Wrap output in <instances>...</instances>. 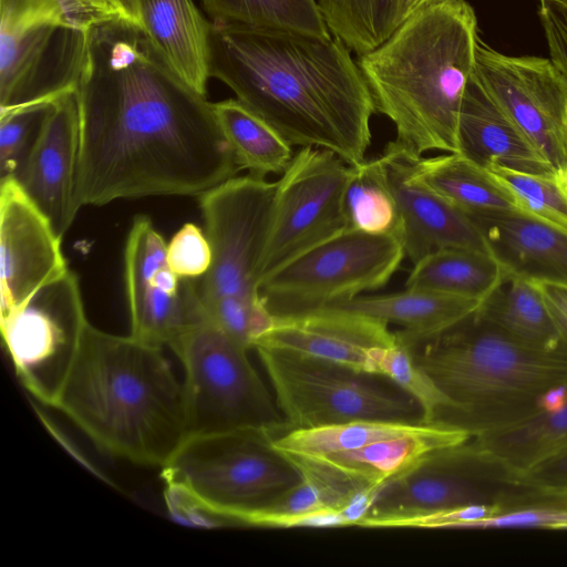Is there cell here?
<instances>
[{"mask_svg": "<svg viewBox=\"0 0 567 567\" xmlns=\"http://www.w3.org/2000/svg\"><path fill=\"white\" fill-rule=\"evenodd\" d=\"M95 22L78 0H0V107L52 104L41 69L55 37L87 33Z\"/></svg>", "mask_w": 567, "mask_h": 567, "instance_id": "obj_15", "label": "cell"}, {"mask_svg": "<svg viewBox=\"0 0 567 567\" xmlns=\"http://www.w3.org/2000/svg\"><path fill=\"white\" fill-rule=\"evenodd\" d=\"M563 346L567 349V287L538 284Z\"/></svg>", "mask_w": 567, "mask_h": 567, "instance_id": "obj_41", "label": "cell"}, {"mask_svg": "<svg viewBox=\"0 0 567 567\" xmlns=\"http://www.w3.org/2000/svg\"><path fill=\"white\" fill-rule=\"evenodd\" d=\"M458 152L486 168L551 175L557 173L544 154L492 97L475 72L470 76L460 109Z\"/></svg>", "mask_w": 567, "mask_h": 567, "instance_id": "obj_22", "label": "cell"}, {"mask_svg": "<svg viewBox=\"0 0 567 567\" xmlns=\"http://www.w3.org/2000/svg\"><path fill=\"white\" fill-rule=\"evenodd\" d=\"M352 169L323 148L300 147L293 155L276 182L258 287L295 257L348 229L343 198Z\"/></svg>", "mask_w": 567, "mask_h": 567, "instance_id": "obj_12", "label": "cell"}, {"mask_svg": "<svg viewBox=\"0 0 567 567\" xmlns=\"http://www.w3.org/2000/svg\"><path fill=\"white\" fill-rule=\"evenodd\" d=\"M62 238L14 178L0 181V316L63 276Z\"/></svg>", "mask_w": 567, "mask_h": 567, "instance_id": "obj_17", "label": "cell"}, {"mask_svg": "<svg viewBox=\"0 0 567 567\" xmlns=\"http://www.w3.org/2000/svg\"><path fill=\"white\" fill-rule=\"evenodd\" d=\"M465 430L446 424H422L413 433L323 455L285 454L308 477L347 506L359 493L379 489L412 471L437 452L471 439Z\"/></svg>", "mask_w": 567, "mask_h": 567, "instance_id": "obj_16", "label": "cell"}, {"mask_svg": "<svg viewBox=\"0 0 567 567\" xmlns=\"http://www.w3.org/2000/svg\"><path fill=\"white\" fill-rule=\"evenodd\" d=\"M553 1H556V2L567 7V0H553Z\"/></svg>", "mask_w": 567, "mask_h": 567, "instance_id": "obj_45", "label": "cell"}, {"mask_svg": "<svg viewBox=\"0 0 567 567\" xmlns=\"http://www.w3.org/2000/svg\"><path fill=\"white\" fill-rule=\"evenodd\" d=\"M166 261L181 278L203 276L212 262V249L204 229L193 223L184 224L167 244Z\"/></svg>", "mask_w": 567, "mask_h": 567, "instance_id": "obj_38", "label": "cell"}, {"mask_svg": "<svg viewBox=\"0 0 567 567\" xmlns=\"http://www.w3.org/2000/svg\"><path fill=\"white\" fill-rule=\"evenodd\" d=\"M410 350L451 402L437 424L471 436L525 419L551 393L567 389V349L525 347L476 310Z\"/></svg>", "mask_w": 567, "mask_h": 567, "instance_id": "obj_5", "label": "cell"}, {"mask_svg": "<svg viewBox=\"0 0 567 567\" xmlns=\"http://www.w3.org/2000/svg\"><path fill=\"white\" fill-rule=\"evenodd\" d=\"M492 171L515 195L519 209L567 230V174Z\"/></svg>", "mask_w": 567, "mask_h": 567, "instance_id": "obj_36", "label": "cell"}, {"mask_svg": "<svg viewBox=\"0 0 567 567\" xmlns=\"http://www.w3.org/2000/svg\"><path fill=\"white\" fill-rule=\"evenodd\" d=\"M395 343L396 334L389 323L343 308L324 307L275 318L255 348L288 350L378 374L379 354Z\"/></svg>", "mask_w": 567, "mask_h": 567, "instance_id": "obj_20", "label": "cell"}, {"mask_svg": "<svg viewBox=\"0 0 567 567\" xmlns=\"http://www.w3.org/2000/svg\"><path fill=\"white\" fill-rule=\"evenodd\" d=\"M413 178L468 215L519 209L512 190L489 169L460 153L416 156Z\"/></svg>", "mask_w": 567, "mask_h": 567, "instance_id": "obj_26", "label": "cell"}, {"mask_svg": "<svg viewBox=\"0 0 567 567\" xmlns=\"http://www.w3.org/2000/svg\"><path fill=\"white\" fill-rule=\"evenodd\" d=\"M144 35L156 55L188 87L206 96L212 21L194 0H142Z\"/></svg>", "mask_w": 567, "mask_h": 567, "instance_id": "obj_23", "label": "cell"}, {"mask_svg": "<svg viewBox=\"0 0 567 567\" xmlns=\"http://www.w3.org/2000/svg\"><path fill=\"white\" fill-rule=\"evenodd\" d=\"M49 106L0 109V181L17 177Z\"/></svg>", "mask_w": 567, "mask_h": 567, "instance_id": "obj_37", "label": "cell"}, {"mask_svg": "<svg viewBox=\"0 0 567 567\" xmlns=\"http://www.w3.org/2000/svg\"><path fill=\"white\" fill-rule=\"evenodd\" d=\"M330 33L363 55L404 21L406 0H317Z\"/></svg>", "mask_w": 567, "mask_h": 567, "instance_id": "obj_30", "label": "cell"}, {"mask_svg": "<svg viewBox=\"0 0 567 567\" xmlns=\"http://www.w3.org/2000/svg\"><path fill=\"white\" fill-rule=\"evenodd\" d=\"M350 51L332 34L212 22L210 78L291 145L358 165L377 110Z\"/></svg>", "mask_w": 567, "mask_h": 567, "instance_id": "obj_2", "label": "cell"}, {"mask_svg": "<svg viewBox=\"0 0 567 567\" xmlns=\"http://www.w3.org/2000/svg\"><path fill=\"white\" fill-rule=\"evenodd\" d=\"M475 74L560 174H567V79L550 59L511 56L480 38Z\"/></svg>", "mask_w": 567, "mask_h": 567, "instance_id": "obj_14", "label": "cell"}, {"mask_svg": "<svg viewBox=\"0 0 567 567\" xmlns=\"http://www.w3.org/2000/svg\"><path fill=\"white\" fill-rule=\"evenodd\" d=\"M476 312L516 342L540 351L566 349L544 301L539 285L504 274L480 301Z\"/></svg>", "mask_w": 567, "mask_h": 567, "instance_id": "obj_27", "label": "cell"}, {"mask_svg": "<svg viewBox=\"0 0 567 567\" xmlns=\"http://www.w3.org/2000/svg\"><path fill=\"white\" fill-rule=\"evenodd\" d=\"M113 1L123 21L141 31H144L142 0Z\"/></svg>", "mask_w": 567, "mask_h": 567, "instance_id": "obj_42", "label": "cell"}, {"mask_svg": "<svg viewBox=\"0 0 567 567\" xmlns=\"http://www.w3.org/2000/svg\"><path fill=\"white\" fill-rule=\"evenodd\" d=\"M503 275L501 265L488 251L446 248L415 262L404 287L481 301Z\"/></svg>", "mask_w": 567, "mask_h": 567, "instance_id": "obj_28", "label": "cell"}, {"mask_svg": "<svg viewBox=\"0 0 567 567\" xmlns=\"http://www.w3.org/2000/svg\"><path fill=\"white\" fill-rule=\"evenodd\" d=\"M465 0H406L404 8V20L427 8L442 4H458Z\"/></svg>", "mask_w": 567, "mask_h": 567, "instance_id": "obj_43", "label": "cell"}, {"mask_svg": "<svg viewBox=\"0 0 567 567\" xmlns=\"http://www.w3.org/2000/svg\"><path fill=\"white\" fill-rule=\"evenodd\" d=\"M80 207L148 196H202L241 171L213 112L145 38L138 58L107 65L91 44L80 66Z\"/></svg>", "mask_w": 567, "mask_h": 567, "instance_id": "obj_1", "label": "cell"}, {"mask_svg": "<svg viewBox=\"0 0 567 567\" xmlns=\"http://www.w3.org/2000/svg\"><path fill=\"white\" fill-rule=\"evenodd\" d=\"M416 156L392 141L377 158L395 202V236L405 257L414 265L446 248L488 251L480 229L465 213L413 178L411 168Z\"/></svg>", "mask_w": 567, "mask_h": 567, "instance_id": "obj_18", "label": "cell"}, {"mask_svg": "<svg viewBox=\"0 0 567 567\" xmlns=\"http://www.w3.org/2000/svg\"><path fill=\"white\" fill-rule=\"evenodd\" d=\"M184 369L189 435L243 429L285 432L274 394L246 347L200 316L169 348Z\"/></svg>", "mask_w": 567, "mask_h": 567, "instance_id": "obj_8", "label": "cell"}, {"mask_svg": "<svg viewBox=\"0 0 567 567\" xmlns=\"http://www.w3.org/2000/svg\"><path fill=\"white\" fill-rule=\"evenodd\" d=\"M275 192L276 182L248 174L234 176L199 196L212 262L203 276L184 278L197 307L225 297L261 299L258 268Z\"/></svg>", "mask_w": 567, "mask_h": 567, "instance_id": "obj_10", "label": "cell"}, {"mask_svg": "<svg viewBox=\"0 0 567 567\" xmlns=\"http://www.w3.org/2000/svg\"><path fill=\"white\" fill-rule=\"evenodd\" d=\"M480 301L439 292L405 289L381 296H358L330 307L373 317L401 329L396 340L412 349L453 327L471 313Z\"/></svg>", "mask_w": 567, "mask_h": 567, "instance_id": "obj_24", "label": "cell"}, {"mask_svg": "<svg viewBox=\"0 0 567 567\" xmlns=\"http://www.w3.org/2000/svg\"><path fill=\"white\" fill-rule=\"evenodd\" d=\"M274 436L256 429L187 436L162 466L169 511L196 525L251 527L257 512L302 478Z\"/></svg>", "mask_w": 567, "mask_h": 567, "instance_id": "obj_6", "label": "cell"}, {"mask_svg": "<svg viewBox=\"0 0 567 567\" xmlns=\"http://www.w3.org/2000/svg\"><path fill=\"white\" fill-rule=\"evenodd\" d=\"M89 324L78 276L70 269L1 316L16 374L41 403L55 406Z\"/></svg>", "mask_w": 567, "mask_h": 567, "instance_id": "obj_11", "label": "cell"}, {"mask_svg": "<svg viewBox=\"0 0 567 567\" xmlns=\"http://www.w3.org/2000/svg\"><path fill=\"white\" fill-rule=\"evenodd\" d=\"M352 167L343 198L348 229L395 236L396 206L383 179L378 159H365Z\"/></svg>", "mask_w": 567, "mask_h": 567, "instance_id": "obj_33", "label": "cell"}, {"mask_svg": "<svg viewBox=\"0 0 567 567\" xmlns=\"http://www.w3.org/2000/svg\"><path fill=\"white\" fill-rule=\"evenodd\" d=\"M78 90L79 86L48 107L37 138L14 178L61 238L81 208L75 197L80 143Z\"/></svg>", "mask_w": 567, "mask_h": 567, "instance_id": "obj_19", "label": "cell"}, {"mask_svg": "<svg viewBox=\"0 0 567 567\" xmlns=\"http://www.w3.org/2000/svg\"><path fill=\"white\" fill-rule=\"evenodd\" d=\"M200 4L212 22L331 34L317 0H200Z\"/></svg>", "mask_w": 567, "mask_h": 567, "instance_id": "obj_32", "label": "cell"}, {"mask_svg": "<svg viewBox=\"0 0 567 567\" xmlns=\"http://www.w3.org/2000/svg\"><path fill=\"white\" fill-rule=\"evenodd\" d=\"M480 453L514 476L567 449V395L508 425L468 440Z\"/></svg>", "mask_w": 567, "mask_h": 567, "instance_id": "obj_25", "label": "cell"}, {"mask_svg": "<svg viewBox=\"0 0 567 567\" xmlns=\"http://www.w3.org/2000/svg\"><path fill=\"white\" fill-rule=\"evenodd\" d=\"M504 274L567 287V230L522 209L468 215Z\"/></svg>", "mask_w": 567, "mask_h": 567, "instance_id": "obj_21", "label": "cell"}, {"mask_svg": "<svg viewBox=\"0 0 567 567\" xmlns=\"http://www.w3.org/2000/svg\"><path fill=\"white\" fill-rule=\"evenodd\" d=\"M285 432L358 420L421 423L419 403L389 379L288 350L256 347Z\"/></svg>", "mask_w": 567, "mask_h": 567, "instance_id": "obj_7", "label": "cell"}, {"mask_svg": "<svg viewBox=\"0 0 567 567\" xmlns=\"http://www.w3.org/2000/svg\"><path fill=\"white\" fill-rule=\"evenodd\" d=\"M90 1L93 2L99 9H101L103 12L107 13L109 16L123 21L113 0H90Z\"/></svg>", "mask_w": 567, "mask_h": 567, "instance_id": "obj_44", "label": "cell"}, {"mask_svg": "<svg viewBox=\"0 0 567 567\" xmlns=\"http://www.w3.org/2000/svg\"><path fill=\"white\" fill-rule=\"evenodd\" d=\"M378 374L410 394L422 411L421 423L437 424L451 402L432 378L415 362L411 350L400 343L385 348L377 361Z\"/></svg>", "mask_w": 567, "mask_h": 567, "instance_id": "obj_35", "label": "cell"}, {"mask_svg": "<svg viewBox=\"0 0 567 567\" xmlns=\"http://www.w3.org/2000/svg\"><path fill=\"white\" fill-rule=\"evenodd\" d=\"M520 484L543 488H567V449L529 471L514 476Z\"/></svg>", "mask_w": 567, "mask_h": 567, "instance_id": "obj_40", "label": "cell"}, {"mask_svg": "<svg viewBox=\"0 0 567 567\" xmlns=\"http://www.w3.org/2000/svg\"><path fill=\"white\" fill-rule=\"evenodd\" d=\"M54 409L137 464L162 467L188 436L183 383L162 348L91 323Z\"/></svg>", "mask_w": 567, "mask_h": 567, "instance_id": "obj_3", "label": "cell"}, {"mask_svg": "<svg viewBox=\"0 0 567 567\" xmlns=\"http://www.w3.org/2000/svg\"><path fill=\"white\" fill-rule=\"evenodd\" d=\"M404 257L392 234L346 229L265 277L258 292L275 318L297 316L383 287Z\"/></svg>", "mask_w": 567, "mask_h": 567, "instance_id": "obj_9", "label": "cell"}, {"mask_svg": "<svg viewBox=\"0 0 567 567\" xmlns=\"http://www.w3.org/2000/svg\"><path fill=\"white\" fill-rule=\"evenodd\" d=\"M477 22L466 2L414 13L358 65L378 113L394 125L398 144L415 155L457 153V124L475 69Z\"/></svg>", "mask_w": 567, "mask_h": 567, "instance_id": "obj_4", "label": "cell"}, {"mask_svg": "<svg viewBox=\"0 0 567 567\" xmlns=\"http://www.w3.org/2000/svg\"><path fill=\"white\" fill-rule=\"evenodd\" d=\"M567 528V488H543L515 484L477 528Z\"/></svg>", "mask_w": 567, "mask_h": 567, "instance_id": "obj_34", "label": "cell"}, {"mask_svg": "<svg viewBox=\"0 0 567 567\" xmlns=\"http://www.w3.org/2000/svg\"><path fill=\"white\" fill-rule=\"evenodd\" d=\"M539 16L550 60L567 79V7L553 0H540Z\"/></svg>", "mask_w": 567, "mask_h": 567, "instance_id": "obj_39", "label": "cell"}, {"mask_svg": "<svg viewBox=\"0 0 567 567\" xmlns=\"http://www.w3.org/2000/svg\"><path fill=\"white\" fill-rule=\"evenodd\" d=\"M423 423L389 420H358L346 423L286 431L274 436L284 454L323 455L355 450L374 442L415 432Z\"/></svg>", "mask_w": 567, "mask_h": 567, "instance_id": "obj_31", "label": "cell"}, {"mask_svg": "<svg viewBox=\"0 0 567 567\" xmlns=\"http://www.w3.org/2000/svg\"><path fill=\"white\" fill-rule=\"evenodd\" d=\"M514 475L470 442L435 453L382 485L359 527L388 528L401 518L475 505H496Z\"/></svg>", "mask_w": 567, "mask_h": 567, "instance_id": "obj_13", "label": "cell"}, {"mask_svg": "<svg viewBox=\"0 0 567 567\" xmlns=\"http://www.w3.org/2000/svg\"><path fill=\"white\" fill-rule=\"evenodd\" d=\"M212 107L240 169L265 178L286 171L292 145L277 130L237 99L212 102Z\"/></svg>", "mask_w": 567, "mask_h": 567, "instance_id": "obj_29", "label": "cell"}]
</instances>
